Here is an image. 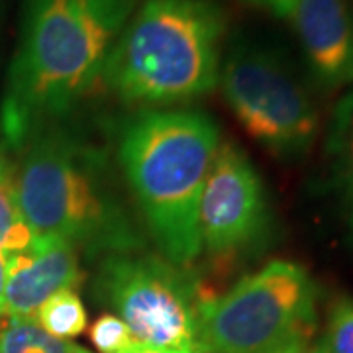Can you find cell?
Segmentation results:
<instances>
[{
  "instance_id": "cell-3",
  "label": "cell",
  "mask_w": 353,
  "mask_h": 353,
  "mask_svg": "<svg viewBox=\"0 0 353 353\" xmlns=\"http://www.w3.org/2000/svg\"><path fill=\"white\" fill-rule=\"evenodd\" d=\"M220 143L216 122L199 110H148L132 118L118 163L165 259L181 267L201 255L202 189Z\"/></svg>"
},
{
  "instance_id": "cell-10",
  "label": "cell",
  "mask_w": 353,
  "mask_h": 353,
  "mask_svg": "<svg viewBox=\"0 0 353 353\" xmlns=\"http://www.w3.org/2000/svg\"><path fill=\"white\" fill-rule=\"evenodd\" d=\"M83 281L79 252L53 238H36L20 253H8L6 318L36 320L39 306L55 292L77 289Z\"/></svg>"
},
{
  "instance_id": "cell-9",
  "label": "cell",
  "mask_w": 353,
  "mask_h": 353,
  "mask_svg": "<svg viewBox=\"0 0 353 353\" xmlns=\"http://www.w3.org/2000/svg\"><path fill=\"white\" fill-rule=\"evenodd\" d=\"M294 26L310 73L320 87L353 85V18L345 0H299Z\"/></svg>"
},
{
  "instance_id": "cell-20",
  "label": "cell",
  "mask_w": 353,
  "mask_h": 353,
  "mask_svg": "<svg viewBox=\"0 0 353 353\" xmlns=\"http://www.w3.org/2000/svg\"><path fill=\"white\" fill-rule=\"evenodd\" d=\"M271 353H306V343H290L287 347H281L277 352Z\"/></svg>"
},
{
  "instance_id": "cell-16",
  "label": "cell",
  "mask_w": 353,
  "mask_h": 353,
  "mask_svg": "<svg viewBox=\"0 0 353 353\" xmlns=\"http://www.w3.org/2000/svg\"><path fill=\"white\" fill-rule=\"evenodd\" d=\"M88 338L101 353L124 352L132 343H136L124 320L116 314H102L97 318L88 330Z\"/></svg>"
},
{
  "instance_id": "cell-1",
  "label": "cell",
  "mask_w": 353,
  "mask_h": 353,
  "mask_svg": "<svg viewBox=\"0 0 353 353\" xmlns=\"http://www.w3.org/2000/svg\"><path fill=\"white\" fill-rule=\"evenodd\" d=\"M136 6L138 0H24L0 106L10 148L22 150L94 90Z\"/></svg>"
},
{
  "instance_id": "cell-17",
  "label": "cell",
  "mask_w": 353,
  "mask_h": 353,
  "mask_svg": "<svg viewBox=\"0 0 353 353\" xmlns=\"http://www.w3.org/2000/svg\"><path fill=\"white\" fill-rule=\"evenodd\" d=\"M241 2L250 4L253 8L267 10L277 18H289L290 12L294 10V6L299 4V0H241Z\"/></svg>"
},
{
  "instance_id": "cell-4",
  "label": "cell",
  "mask_w": 353,
  "mask_h": 353,
  "mask_svg": "<svg viewBox=\"0 0 353 353\" xmlns=\"http://www.w3.org/2000/svg\"><path fill=\"white\" fill-rule=\"evenodd\" d=\"M226 22L216 0H143L102 81L120 101L138 106L204 97L218 87Z\"/></svg>"
},
{
  "instance_id": "cell-19",
  "label": "cell",
  "mask_w": 353,
  "mask_h": 353,
  "mask_svg": "<svg viewBox=\"0 0 353 353\" xmlns=\"http://www.w3.org/2000/svg\"><path fill=\"white\" fill-rule=\"evenodd\" d=\"M77 353H92L88 352V350H85V347H79L77 350ZM118 353H173V352H165V350H157V347H150V345H143V343H132L128 350H124V352H118Z\"/></svg>"
},
{
  "instance_id": "cell-12",
  "label": "cell",
  "mask_w": 353,
  "mask_h": 353,
  "mask_svg": "<svg viewBox=\"0 0 353 353\" xmlns=\"http://www.w3.org/2000/svg\"><path fill=\"white\" fill-rule=\"evenodd\" d=\"M79 345L48 334L36 320L0 318V353H77Z\"/></svg>"
},
{
  "instance_id": "cell-8",
  "label": "cell",
  "mask_w": 353,
  "mask_h": 353,
  "mask_svg": "<svg viewBox=\"0 0 353 353\" xmlns=\"http://www.w3.org/2000/svg\"><path fill=\"white\" fill-rule=\"evenodd\" d=\"M269 202L255 167L234 141H220L202 189L201 248L212 257L248 252L267 238Z\"/></svg>"
},
{
  "instance_id": "cell-11",
  "label": "cell",
  "mask_w": 353,
  "mask_h": 353,
  "mask_svg": "<svg viewBox=\"0 0 353 353\" xmlns=\"http://www.w3.org/2000/svg\"><path fill=\"white\" fill-rule=\"evenodd\" d=\"M328 143L336 159V173L353 236V92L336 106Z\"/></svg>"
},
{
  "instance_id": "cell-14",
  "label": "cell",
  "mask_w": 353,
  "mask_h": 353,
  "mask_svg": "<svg viewBox=\"0 0 353 353\" xmlns=\"http://www.w3.org/2000/svg\"><path fill=\"white\" fill-rule=\"evenodd\" d=\"M34 241L36 234L20 210L12 175L0 157V252H26Z\"/></svg>"
},
{
  "instance_id": "cell-6",
  "label": "cell",
  "mask_w": 353,
  "mask_h": 353,
  "mask_svg": "<svg viewBox=\"0 0 353 353\" xmlns=\"http://www.w3.org/2000/svg\"><path fill=\"white\" fill-rule=\"evenodd\" d=\"M94 289L138 343L173 353H202L199 310L206 294L190 267L143 252L108 255Z\"/></svg>"
},
{
  "instance_id": "cell-13",
  "label": "cell",
  "mask_w": 353,
  "mask_h": 353,
  "mask_svg": "<svg viewBox=\"0 0 353 353\" xmlns=\"http://www.w3.org/2000/svg\"><path fill=\"white\" fill-rule=\"evenodd\" d=\"M36 322L59 340H73L87 330V308L75 289L55 292L39 306Z\"/></svg>"
},
{
  "instance_id": "cell-2",
  "label": "cell",
  "mask_w": 353,
  "mask_h": 353,
  "mask_svg": "<svg viewBox=\"0 0 353 353\" xmlns=\"http://www.w3.org/2000/svg\"><path fill=\"white\" fill-rule=\"evenodd\" d=\"M20 152L14 190L36 238L104 257L143 250V234L99 145L53 126Z\"/></svg>"
},
{
  "instance_id": "cell-7",
  "label": "cell",
  "mask_w": 353,
  "mask_h": 353,
  "mask_svg": "<svg viewBox=\"0 0 353 353\" xmlns=\"http://www.w3.org/2000/svg\"><path fill=\"white\" fill-rule=\"evenodd\" d=\"M218 85L241 128L269 153L294 159L312 148L318 134L314 102L275 51L236 43Z\"/></svg>"
},
{
  "instance_id": "cell-21",
  "label": "cell",
  "mask_w": 353,
  "mask_h": 353,
  "mask_svg": "<svg viewBox=\"0 0 353 353\" xmlns=\"http://www.w3.org/2000/svg\"><path fill=\"white\" fill-rule=\"evenodd\" d=\"M310 353H328V350H326V345L324 343H320V345H316L314 350Z\"/></svg>"
},
{
  "instance_id": "cell-15",
  "label": "cell",
  "mask_w": 353,
  "mask_h": 353,
  "mask_svg": "<svg viewBox=\"0 0 353 353\" xmlns=\"http://www.w3.org/2000/svg\"><path fill=\"white\" fill-rule=\"evenodd\" d=\"M328 353H353V299L338 296L328 312L326 340Z\"/></svg>"
},
{
  "instance_id": "cell-18",
  "label": "cell",
  "mask_w": 353,
  "mask_h": 353,
  "mask_svg": "<svg viewBox=\"0 0 353 353\" xmlns=\"http://www.w3.org/2000/svg\"><path fill=\"white\" fill-rule=\"evenodd\" d=\"M6 283H8V253L0 252V318L4 316Z\"/></svg>"
},
{
  "instance_id": "cell-5",
  "label": "cell",
  "mask_w": 353,
  "mask_h": 353,
  "mask_svg": "<svg viewBox=\"0 0 353 353\" xmlns=\"http://www.w3.org/2000/svg\"><path fill=\"white\" fill-rule=\"evenodd\" d=\"M318 285L303 265L275 259L199 310L202 353H271L306 343L316 326Z\"/></svg>"
}]
</instances>
